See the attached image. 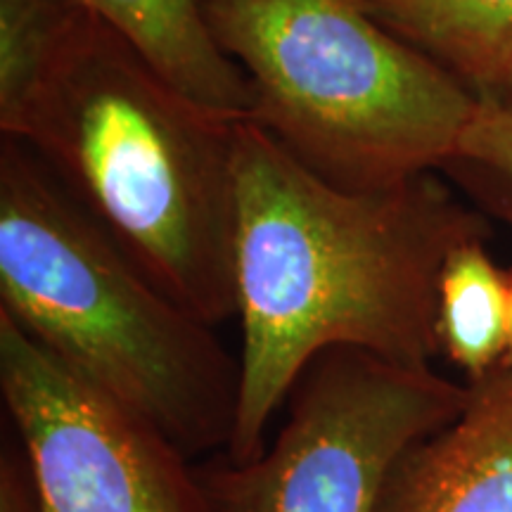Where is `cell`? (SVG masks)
Listing matches in <instances>:
<instances>
[{
  "label": "cell",
  "mask_w": 512,
  "mask_h": 512,
  "mask_svg": "<svg viewBox=\"0 0 512 512\" xmlns=\"http://www.w3.org/2000/svg\"><path fill=\"white\" fill-rule=\"evenodd\" d=\"M491 221L439 171L377 190L313 174L252 119L235 124L240 408L226 456L249 460L313 358L361 349L434 366L448 256Z\"/></svg>",
  "instance_id": "obj_1"
},
{
  "label": "cell",
  "mask_w": 512,
  "mask_h": 512,
  "mask_svg": "<svg viewBox=\"0 0 512 512\" xmlns=\"http://www.w3.org/2000/svg\"><path fill=\"white\" fill-rule=\"evenodd\" d=\"M235 124L86 10L19 128L46 169L178 304L235 302Z\"/></svg>",
  "instance_id": "obj_2"
},
{
  "label": "cell",
  "mask_w": 512,
  "mask_h": 512,
  "mask_svg": "<svg viewBox=\"0 0 512 512\" xmlns=\"http://www.w3.org/2000/svg\"><path fill=\"white\" fill-rule=\"evenodd\" d=\"M0 311L192 460L228 451L240 358L10 138L0 147Z\"/></svg>",
  "instance_id": "obj_3"
},
{
  "label": "cell",
  "mask_w": 512,
  "mask_h": 512,
  "mask_svg": "<svg viewBox=\"0 0 512 512\" xmlns=\"http://www.w3.org/2000/svg\"><path fill=\"white\" fill-rule=\"evenodd\" d=\"M204 10L252 86V121L337 188L439 171L482 100L358 0H204Z\"/></svg>",
  "instance_id": "obj_4"
},
{
  "label": "cell",
  "mask_w": 512,
  "mask_h": 512,
  "mask_svg": "<svg viewBox=\"0 0 512 512\" xmlns=\"http://www.w3.org/2000/svg\"><path fill=\"white\" fill-rule=\"evenodd\" d=\"M467 382L361 349L313 358L273 441L249 460L197 465L211 512H377L408 446L460 413Z\"/></svg>",
  "instance_id": "obj_5"
},
{
  "label": "cell",
  "mask_w": 512,
  "mask_h": 512,
  "mask_svg": "<svg viewBox=\"0 0 512 512\" xmlns=\"http://www.w3.org/2000/svg\"><path fill=\"white\" fill-rule=\"evenodd\" d=\"M0 392L27 458L0 463V512H211L188 453L3 311Z\"/></svg>",
  "instance_id": "obj_6"
},
{
  "label": "cell",
  "mask_w": 512,
  "mask_h": 512,
  "mask_svg": "<svg viewBox=\"0 0 512 512\" xmlns=\"http://www.w3.org/2000/svg\"><path fill=\"white\" fill-rule=\"evenodd\" d=\"M377 512H512V368L467 382L460 413L396 458Z\"/></svg>",
  "instance_id": "obj_7"
},
{
  "label": "cell",
  "mask_w": 512,
  "mask_h": 512,
  "mask_svg": "<svg viewBox=\"0 0 512 512\" xmlns=\"http://www.w3.org/2000/svg\"><path fill=\"white\" fill-rule=\"evenodd\" d=\"M166 81L228 119L254 117L247 76L211 34L204 0H81Z\"/></svg>",
  "instance_id": "obj_8"
},
{
  "label": "cell",
  "mask_w": 512,
  "mask_h": 512,
  "mask_svg": "<svg viewBox=\"0 0 512 512\" xmlns=\"http://www.w3.org/2000/svg\"><path fill=\"white\" fill-rule=\"evenodd\" d=\"M382 27L494 95L512 64V0H358Z\"/></svg>",
  "instance_id": "obj_9"
},
{
  "label": "cell",
  "mask_w": 512,
  "mask_h": 512,
  "mask_svg": "<svg viewBox=\"0 0 512 512\" xmlns=\"http://www.w3.org/2000/svg\"><path fill=\"white\" fill-rule=\"evenodd\" d=\"M510 335V280L486 240L467 242L448 256L439 278L441 354L479 380L501 366Z\"/></svg>",
  "instance_id": "obj_10"
},
{
  "label": "cell",
  "mask_w": 512,
  "mask_h": 512,
  "mask_svg": "<svg viewBox=\"0 0 512 512\" xmlns=\"http://www.w3.org/2000/svg\"><path fill=\"white\" fill-rule=\"evenodd\" d=\"M81 0H0V133L17 138L38 91L72 41Z\"/></svg>",
  "instance_id": "obj_11"
},
{
  "label": "cell",
  "mask_w": 512,
  "mask_h": 512,
  "mask_svg": "<svg viewBox=\"0 0 512 512\" xmlns=\"http://www.w3.org/2000/svg\"><path fill=\"white\" fill-rule=\"evenodd\" d=\"M439 174L486 219L512 233V105L482 95Z\"/></svg>",
  "instance_id": "obj_12"
},
{
  "label": "cell",
  "mask_w": 512,
  "mask_h": 512,
  "mask_svg": "<svg viewBox=\"0 0 512 512\" xmlns=\"http://www.w3.org/2000/svg\"><path fill=\"white\" fill-rule=\"evenodd\" d=\"M489 98H496V100L508 102V105H512V64L508 67V72H505L503 81L498 83L496 93H494V95H489Z\"/></svg>",
  "instance_id": "obj_13"
},
{
  "label": "cell",
  "mask_w": 512,
  "mask_h": 512,
  "mask_svg": "<svg viewBox=\"0 0 512 512\" xmlns=\"http://www.w3.org/2000/svg\"><path fill=\"white\" fill-rule=\"evenodd\" d=\"M508 280H510V335H508V351H505L503 363L512 368V268L508 271Z\"/></svg>",
  "instance_id": "obj_14"
}]
</instances>
